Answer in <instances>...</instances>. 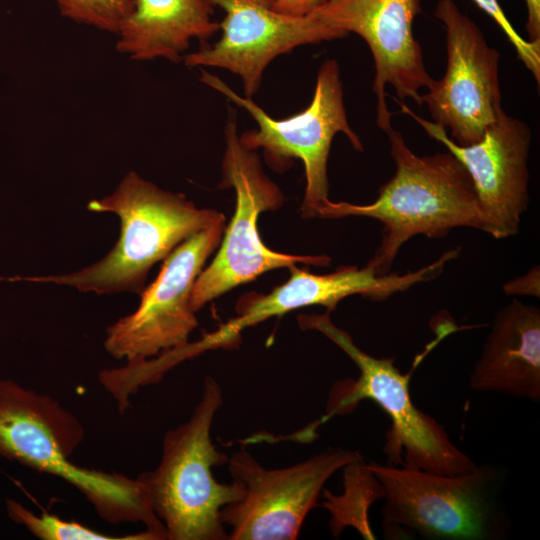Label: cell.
I'll use <instances>...</instances> for the list:
<instances>
[{"label":"cell","instance_id":"1","mask_svg":"<svg viewBox=\"0 0 540 540\" xmlns=\"http://www.w3.org/2000/svg\"><path fill=\"white\" fill-rule=\"evenodd\" d=\"M386 134L396 171L379 189L377 199L367 205L329 199L319 208L318 218L361 216L378 220L381 241L367 265L380 275L390 272L399 250L414 236L439 239L458 227L489 234L473 182L452 153L420 156L399 131L392 128Z\"/></svg>","mask_w":540,"mask_h":540},{"label":"cell","instance_id":"2","mask_svg":"<svg viewBox=\"0 0 540 540\" xmlns=\"http://www.w3.org/2000/svg\"><path fill=\"white\" fill-rule=\"evenodd\" d=\"M84 439L79 420L51 397L0 381V455L78 489L105 521L142 523L167 539L145 484L137 477L79 466L71 456Z\"/></svg>","mask_w":540,"mask_h":540},{"label":"cell","instance_id":"3","mask_svg":"<svg viewBox=\"0 0 540 540\" xmlns=\"http://www.w3.org/2000/svg\"><path fill=\"white\" fill-rule=\"evenodd\" d=\"M87 209L111 212L120 218V237L114 248L84 269L30 281L96 294H141L155 263L164 260L188 237L225 219L223 213L198 208L183 194L163 190L134 171L125 175L112 194L91 200Z\"/></svg>","mask_w":540,"mask_h":540},{"label":"cell","instance_id":"4","mask_svg":"<svg viewBox=\"0 0 540 540\" xmlns=\"http://www.w3.org/2000/svg\"><path fill=\"white\" fill-rule=\"evenodd\" d=\"M298 322L302 329L319 331L330 339L359 370L357 379L333 385L325 414L306 428L307 436L332 417L349 414L361 401L371 400L391 421L384 446L388 463L447 475L478 466L453 443L443 425L414 404L409 389L411 372L401 373L394 358H378L363 351L348 332L333 324L330 311L300 315Z\"/></svg>","mask_w":540,"mask_h":540},{"label":"cell","instance_id":"5","mask_svg":"<svg viewBox=\"0 0 540 540\" xmlns=\"http://www.w3.org/2000/svg\"><path fill=\"white\" fill-rule=\"evenodd\" d=\"M382 488V529L388 539L419 536L438 540L504 538L509 519L499 501L496 467L438 474L390 463H365Z\"/></svg>","mask_w":540,"mask_h":540},{"label":"cell","instance_id":"6","mask_svg":"<svg viewBox=\"0 0 540 540\" xmlns=\"http://www.w3.org/2000/svg\"><path fill=\"white\" fill-rule=\"evenodd\" d=\"M222 403L220 385L206 377L191 417L164 435L159 465L138 476L169 540L229 539L221 510L237 501L242 490L236 482L220 483L213 475L212 469L229 459L211 439Z\"/></svg>","mask_w":540,"mask_h":540},{"label":"cell","instance_id":"7","mask_svg":"<svg viewBox=\"0 0 540 540\" xmlns=\"http://www.w3.org/2000/svg\"><path fill=\"white\" fill-rule=\"evenodd\" d=\"M225 140L221 186L234 189L235 212L224 229L215 258L195 281L191 293V306L195 312L265 272L297 264L326 267L331 262L326 255H290L266 247L258 232V217L263 211L279 208L283 194L263 171L256 151L241 144L232 109H229Z\"/></svg>","mask_w":540,"mask_h":540},{"label":"cell","instance_id":"8","mask_svg":"<svg viewBox=\"0 0 540 540\" xmlns=\"http://www.w3.org/2000/svg\"><path fill=\"white\" fill-rule=\"evenodd\" d=\"M200 80L243 107L256 120L258 129L239 135L245 148H261L265 161L275 170H285L293 159L303 162L306 187L302 216L317 217L319 208L329 200L327 164L334 136L343 133L355 150H363L361 139L347 119L337 61L326 60L319 68L309 106L278 120L269 116L251 98L238 95L216 75L202 70Z\"/></svg>","mask_w":540,"mask_h":540},{"label":"cell","instance_id":"9","mask_svg":"<svg viewBox=\"0 0 540 540\" xmlns=\"http://www.w3.org/2000/svg\"><path fill=\"white\" fill-rule=\"evenodd\" d=\"M360 459L359 451L330 448L285 468L266 469L248 451L235 452L227 463L242 495L221 510L229 539H296L328 479Z\"/></svg>","mask_w":540,"mask_h":540},{"label":"cell","instance_id":"10","mask_svg":"<svg viewBox=\"0 0 540 540\" xmlns=\"http://www.w3.org/2000/svg\"><path fill=\"white\" fill-rule=\"evenodd\" d=\"M225 222L196 232L164 259L157 278L141 292L138 308L107 328L104 346L110 355L141 361L188 343L198 326L191 306L192 289L221 242Z\"/></svg>","mask_w":540,"mask_h":540},{"label":"cell","instance_id":"11","mask_svg":"<svg viewBox=\"0 0 540 540\" xmlns=\"http://www.w3.org/2000/svg\"><path fill=\"white\" fill-rule=\"evenodd\" d=\"M435 16L446 31V71L421 102L432 122L449 129L461 146L478 142L501 112L499 53L453 0H439Z\"/></svg>","mask_w":540,"mask_h":540},{"label":"cell","instance_id":"12","mask_svg":"<svg viewBox=\"0 0 540 540\" xmlns=\"http://www.w3.org/2000/svg\"><path fill=\"white\" fill-rule=\"evenodd\" d=\"M334 39L352 32L369 46L375 63L373 91L376 96V123L385 133L392 129L385 87H394L400 100L412 99L421 105L422 88L434 79L424 64L420 44L412 24L420 12L419 0H325L311 11Z\"/></svg>","mask_w":540,"mask_h":540},{"label":"cell","instance_id":"13","mask_svg":"<svg viewBox=\"0 0 540 540\" xmlns=\"http://www.w3.org/2000/svg\"><path fill=\"white\" fill-rule=\"evenodd\" d=\"M429 134L447 147L467 170L481 209L489 224V234L506 239L519 233L521 218L529 206L528 159L531 131L522 120L501 110L496 120L476 143L461 146L444 127L416 115L396 100Z\"/></svg>","mask_w":540,"mask_h":540},{"label":"cell","instance_id":"14","mask_svg":"<svg viewBox=\"0 0 540 540\" xmlns=\"http://www.w3.org/2000/svg\"><path fill=\"white\" fill-rule=\"evenodd\" d=\"M225 12L221 38L185 54L189 67H218L240 76L246 97L254 96L267 66L279 55L307 44L333 40L310 12L292 16L276 11L273 0H211Z\"/></svg>","mask_w":540,"mask_h":540},{"label":"cell","instance_id":"15","mask_svg":"<svg viewBox=\"0 0 540 540\" xmlns=\"http://www.w3.org/2000/svg\"><path fill=\"white\" fill-rule=\"evenodd\" d=\"M289 269V279L268 294L249 293L240 298L237 316L203 337L209 349L231 345L243 329L299 308L321 305L331 312L342 299L352 295L384 301L414 284L410 272L380 275L368 265L342 266L328 274H313L296 265Z\"/></svg>","mask_w":540,"mask_h":540},{"label":"cell","instance_id":"16","mask_svg":"<svg viewBox=\"0 0 540 540\" xmlns=\"http://www.w3.org/2000/svg\"><path fill=\"white\" fill-rule=\"evenodd\" d=\"M478 392L540 400V309L514 298L494 316L469 376Z\"/></svg>","mask_w":540,"mask_h":540},{"label":"cell","instance_id":"17","mask_svg":"<svg viewBox=\"0 0 540 540\" xmlns=\"http://www.w3.org/2000/svg\"><path fill=\"white\" fill-rule=\"evenodd\" d=\"M117 32L116 49L136 61L183 58L194 39L206 41L220 30L211 0H132Z\"/></svg>","mask_w":540,"mask_h":540},{"label":"cell","instance_id":"18","mask_svg":"<svg viewBox=\"0 0 540 540\" xmlns=\"http://www.w3.org/2000/svg\"><path fill=\"white\" fill-rule=\"evenodd\" d=\"M7 511L13 521L24 525L42 540H160L155 533L145 528L140 532L121 536L105 534L46 511L36 515L11 499L7 501Z\"/></svg>","mask_w":540,"mask_h":540},{"label":"cell","instance_id":"19","mask_svg":"<svg viewBox=\"0 0 540 540\" xmlns=\"http://www.w3.org/2000/svg\"><path fill=\"white\" fill-rule=\"evenodd\" d=\"M60 14L76 23L117 34L129 16L132 0H52Z\"/></svg>","mask_w":540,"mask_h":540},{"label":"cell","instance_id":"20","mask_svg":"<svg viewBox=\"0 0 540 540\" xmlns=\"http://www.w3.org/2000/svg\"><path fill=\"white\" fill-rule=\"evenodd\" d=\"M475 4L488 14L502 29L514 46L518 58L533 74L537 84L540 82V43H533L518 34L509 22L498 0H473Z\"/></svg>","mask_w":540,"mask_h":540},{"label":"cell","instance_id":"21","mask_svg":"<svg viewBox=\"0 0 540 540\" xmlns=\"http://www.w3.org/2000/svg\"><path fill=\"white\" fill-rule=\"evenodd\" d=\"M506 295L540 296V270L534 266L524 275L512 279L503 285Z\"/></svg>","mask_w":540,"mask_h":540},{"label":"cell","instance_id":"22","mask_svg":"<svg viewBox=\"0 0 540 540\" xmlns=\"http://www.w3.org/2000/svg\"><path fill=\"white\" fill-rule=\"evenodd\" d=\"M325 0H273L272 7L281 13L303 16L320 6Z\"/></svg>","mask_w":540,"mask_h":540},{"label":"cell","instance_id":"23","mask_svg":"<svg viewBox=\"0 0 540 540\" xmlns=\"http://www.w3.org/2000/svg\"><path fill=\"white\" fill-rule=\"evenodd\" d=\"M527 7L526 31L530 42L540 43V0H525Z\"/></svg>","mask_w":540,"mask_h":540}]
</instances>
